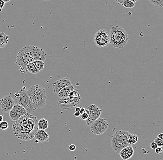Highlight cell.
Returning <instances> with one entry per match:
<instances>
[{"mask_svg":"<svg viewBox=\"0 0 163 160\" xmlns=\"http://www.w3.org/2000/svg\"><path fill=\"white\" fill-rule=\"evenodd\" d=\"M87 109L89 110L90 113L88 119L85 120V123L87 126H90L92 123L100 118L103 110L99 108L97 105L94 104L89 105Z\"/></svg>","mask_w":163,"mask_h":160,"instance_id":"ba28073f","label":"cell"},{"mask_svg":"<svg viewBox=\"0 0 163 160\" xmlns=\"http://www.w3.org/2000/svg\"><path fill=\"white\" fill-rule=\"evenodd\" d=\"M27 90L34 110L44 108L47 99L45 88L39 85H32Z\"/></svg>","mask_w":163,"mask_h":160,"instance_id":"7a4b0ae2","label":"cell"},{"mask_svg":"<svg viewBox=\"0 0 163 160\" xmlns=\"http://www.w3.org/2000/svg\"><path fill=\"white\" fill-rule=\"evenodd\" d=\"M129 145H129L128 143H124V142H122L117 140L112 139L111 141V148L115 153H119L121 150L122 148Z\"/></svg>","mask_w":163,"mask_h":160,"instance_id":"4fadbf2b","label":"cell"},{"mask_svg":"<svg viewBox=\"0 0 163 160\" xmlns=\"http://www.w3.org/2000/svg\"><path fill=\"white\" fill-rule=\"evenodd\" d=\"M2 1L4 2L5 3H7V2H9L10 1V0H2Z\"/></svg>","mask_w":163,"mask_h":160,"instance_id":"f35d334b","label":"cell"},{"mask_svg":"<svg viewBox=\"0 0 163 160\" xmlns=\"http://www.w3.org/2000/svg\"><path fill=\"white\" fill-rule=\"evenodd\" d=\"M32 63L39 72L44 69L45 67V63L44 61L41 60H34L32 61Z\"/></svg>","mask_w":163,"mask_h":160,"instance_id":"603a6c76","label":"cell"},{"mask_svg":"<svg viewBox=\"0 0 163 160\" xmlns=\"http://www.w3.org/2000/svg\"><path fill=\"white\" fill-rule=\"evenodd\" d=\"M9 115L11 120L14 122L18 120L21 117L20 114H18L16 112L12 109L9 112Z\"/></svg>","mask_w":163,"mask_h":160,"instance_id":"7402d4cb","label":"cell"},{"mask_svg":"<svg viewBox=\"0 0 163 160\" xmlns=\"http://www.w3.org/2000/svg\"><path fill=\"white\" fill-rule=\"evenodd\" d=\"M26 69L27 72H29L30 73L33 74L38 73L39 72V70L34 65L32 62H30L26 66Z\"/></svg>","mask_w":163,"mask_h":160,"instance_id":"ffe728a7","label":"cell"},{"mask_svg":"<svg viewBox=\"0 0 163 160\" xmlns=\"http://www.w3.org/2000/svg\"><path fill=\"white\" fill-rule=\"evenodd\" d=\"M41 1L46 2V1H51V0H41Z\"/></svg>","mask_w":163,"mask_h":160,"instance_id":"60d3db41","label":"cell"},{"mask_svg":"<svg viewBox=\"0 0 163 160\" xmlns=\"http://www.w3.org/2000/svg\"><path fill=\"white\" fill-rule=\"evenodd\" d=\"M3 117L4 116L3 115H0V123L3 121Z\"/></svg>","mask_w":163,"mask_h":160,"instance_id":"8d00e7d4","label":"cell"},{"mask_svg":"<svg viewBox=\"0 0 163 160\" xmlns=\"http://www.w3.org/2000/svg\"><path fill=\"white\" fill-rule=\"evenodd\" d=\"M31 45H26L20 49L16 58V65L18 66L20 72L25 74L27 72L26 67L30 62H31L30 55Z\"/></svg>","mask_w":163,"mask_h":160,"instance_id":"5b68a950","label":"cell"},{"mask_svg":"<svg viewBox=\"0 0 163 160\" xmlns=\"http://www.w3.org/2000/svg\"><path fill=\"white\" fill-rule=\"evenodd\" d=\"M149 1L157 8H161L163 6V0H148Z\"/></svg>","mask_w":163,"mask_h":160,"instance_id":"d4e9b609","label":"cell"},{"mask_svg":"<svg viewBox=\"0 0 163 160\" xmlns=\"http://www.w3.org/2000/svg\"><path fill=\"white\" fill-rule=\"evenodd\" d=\"M123 7L127 8H132L135 6L134 3L130 1L129 0H125L122 4H121Z\"/></svg>","mask_w":163,"mask_h":160,"instance_id":"cb8c5ba5","label":"cell"},{"mask_svg":"<svg viewBox=\"0 0 163 160\" xmlns=\"http://www.w3.org/2000/svg\"></svg>","mask_w":163,"mask_h":160,"instance_id":"b9f144b4","label":"cell"},{"mask_svg":"<svg viewBox=\"0 0 163 160\" xmlns=\"http://www.w3.org/2000/svg\"><path fill=\"white\" fill-rule=\"evenodd\" d=\"M71 85V82L68 78L66 77L60 78L53 83V92L56 94H58L62 89Z\"/></svg>","mask_w":163,"mask_h":160,"instance_id":"8fae6325","label":"cell"},{"mask_svg":"<svg viewBox=\"0 0 163 160\" xmlns=\"http://www.w3.org/2000/svg\"><path fill=\"white\" fill-rule=\"evenodd\" d=\"M12 110L16 112L18 114L21 115V116L28 113L26 110L22 106L20 105L17 104H15V105L13 106Z\"/></svg>","mask_w":163,"mask_h":160,"instance_id":"d6986e66","label":"cell"},{"mask_svg":"<svg viewBox=\"0 0 163 160\" xmlns=\"http://www.w3.org/2000/svg\"><path fill=\"white\" fill-rule=\"evenodd\" d=\"M49 137V135L46 131L39 129L34 135V138L36 139L35 143H43L47 141Z\"/></svg>","mask_w":163,"mask_h":160,"instance_id":"5bb4252c","label":"cell"},{"mask_svg":"<svg viewBox=\"0 0 163 160\" xmlns=\"http://www.w3.org/2000/svg\"><path fill=\"white\" fill-rule=\"evenodd\" d=\"M73 85L71 84L70 86L66 87L62 89L61 90L58 94V97L60 99H63L65 98L68 97V95L71 91L73 90Z\"/></svg>","mask_w":163,"mask_h":160,"instance_id":"2e32d148","label":"cell"},{"mask_svg":"<svg viewBox=\"0 0 163 160\" xmlns=\"http://www.w3.org/2000/svg\"><path fill=\"white\" fill-rule=\"evenodd\" d=\"M15 105L14 99L9 95L5 96L0 100V108L5 113L9 112Z\"/></svg>","mask_w":163,"mask_h":160,"instance_id":"30bf717a","label":"cell"},{"mask_svg":"<svg viewBox=\"0 0 163 160\" xmlns=\"http://www.w3.org/2000/svg\"><path fill=\"white\" fill-rule=\"evenodd\" d=\"M9 37L5 33V32H2L0 33V48H4L9 41Z\"/></svg>","mask_w":163,"mask_h":160,"instance_id":"e0dca14e","label":"cell"},{"mask_svg":"<svg viewBox=\"0 0 163 160\" xmlns=\"http://www.w3.org/2000/svg\"><path fill=\"white\" fill-rule=\"evenodd\" d=\"M74 116L76 118L80 117V112H76L75 113H74Z\"/></svg>","mask_w":163,"mask_h":160,"instance_id":"e575fe53","label":"cell"},{"mask_svg":"<svg viewBox=\"0 0 163 160\" xmlns=\"http://www.w3.org/2000/svg\"><path fill=\"white\" fill-rule=\"evenodd\" d=\"M49 124L46 118H42L38 121V127L39 130H45L48 128Z\"/></svg>","mask_w":163,"mask_h":160,"instance_id":"ac0fdd59","label":"cell"},{"mask_svg":"<svg viewBox=\"0 0 163 160\" xmlns=\"http://www.w3.org/2000/svg\"><path fill=\"white\" fill-rule=\"evenodd\" d=\"M5 3V2L2 1V0H0V12H2L3 8H4Z\"/></svg>","mask_w":163,"mask_h":160,"instance_id":"1f68e13d","label":"cell"},{"mask_svg":"<svg viewBox=\"0 0 163 160\" xmlns=\"http://www.w3.org/2000/svg\"><path fill=\"white\" fill-rule=\"evenodd\" d=\"M158 138H159L161 139H163V133H161V134H158Z\"/></svg>","mask_w":163,"mask_h":160,"instance_id":"d590c367","label":"cell"},{"mask_svg":"<svg viewBox=\"0 0 163 160\" xmlns=\"http://www.w3.org/2000/svg\"><path fill=\"white\" fill-rule=\"evenodd\" d=\"M155 143L157 144L158 146V147H162L163 146V140L159 138H155V141H154Z\"/></svg>","mask_w":163,"mask_h":160,"instance_id":"83f0119b","label":"cell"},{"mask_svg":"<svg viewBox=\"0 0 163 160\" xmlns=\"http://www.w3.org/2000/svg\"><path fill=\"white\" fill-rule=\"evenodd\" d=\"M30 55L32 62L34 60L45 61L47 56L44 49L33 45H31Z\"/></svg>","mask_w":163,"mask_h":160,"instance_id":"9c48e42d","label":"cell"},{"mask_svg":"<svg viewBox=\"0 0 163 160\" xmlns=\"http://www.w3.org/2000/svg\"><path fill=\"white\" fill-rule=\"evenodd\" d=\"M108 124L105 118H99L90 125L91 132L97 135H102L107 131Z\"/></svg>","mask_w":163,"mask_h":160,"instance_id":"52a82bcc","label":"cell"},{"mask_svg":"<svg viewBox=\"0 0 163 160\" xmlns=\"http://www.w3.org/2000/svg\"><path fill=\"white\" fill-rule=\"evenodd\" d=\"M129 1H130L132 2H134V3H135L136 2H137V1L138 0H129Z\"/></svg>","mask_w":163,"mask_h":160,"instance_id":"ab89813d","label":"cell"},{"mask_svg":"<svg viewBox=\"0 0 163 160\" xmlns=\"http://www.w3.org/2000/svg\"><path fill=\"white\" fill-rule=\"evenodd\" d=\"M94 39L96 45L99 48H104L110 44V34L106 30L104 29L96 32Z\"/></svg>","mask_w":163,"mask_h":160,"instance_id":"8992f818","label":"cell"},{"mask_svg":"<svg viewBox=\"0 0 163 160\" xmlns=\"http://www.w3.org/2000/svg\"><path fill=\"white\" fill-rule=\"evenodd\" d=\"M109 34L110 44L114 48H123L129 40L127 32L118 25L112 27Z\"/></svg>","mask_w":163,"mask_h":160,"instance_id":"3957f363","label":"cell"},{"mask_svg":"<svg viewBox=\"0 0 163 160\" xmlns=\"http://www.w3.org/2000/svg\"><path fill=\"white\" fill-rule=\"evenodd\" d=\"M85 109L84 108H83V107H81V108H80V112H79L80 114H82V113H83V112H85Z\"/></svg>","mask_w":163,"mask_h":160,"instance_id":"d6a6232c","label":"cell"},{"mask_svg":"<svg viewBox=\"0 0 163 160\" xmlns=\"http://www.w3.org/2000/svg\"><path fill=\"white\" fill-rule=\"evenodd\" d=\"M68 148L71 152H73L76 149V146L74 145H70L69 146Z\"/></svg>","mask_w":163,"mask_h":160,"instance_id":"4dcf8cb0","label":"cell"},{"mask_svg":"<svg viewBox=\"0 0 163 160\" xmlns=\"http://www.w3.org/2000/svg\"><path fill=\"white\" fill-rule=\"evenodd\" d=\"M38 121L37 118L31 113L23 115L13 124L12 129L14 135L23 141L32 139L39 130Z\"/></svg>","mask_w":163,"mask_h":160,"instance_id":"6da1fadb","label":"cell"},{"mask_svg":"<svg viewBox=\"0 0 163 160\" xmlns=\"http://www.w3.org/2000/svg\"><path fill=\"white\" fill-rule=\"evenodd\" d=\"M134 153V150L132 146L129 145L122 148L119 152L120 155L123 160L130 159Z\"/></svg>","mask_w":163,"mask_h":160,"instance_id":"9a60e30c","label":"cell"},{"mask_svg":"<svg viewBox=\"0 0 163 160\" xmlns=\"http://www.w3.org/2000/svg\"><path fill=\"white\" fill-rule=\"evenodd\" d=\"M89 113H90V112H89V110L85 109V112L83 113L80 114V118L85 121L88 119V117H89Z\"/></svg>","mask_w":163,"mask_h":160,"instance_id":"484cf974","label":"cell"},{"mask_svg":"<svg viewBox=\"0 0 163 160\" xmlns=\"http://www.w3.org/2000/svg\"><path fill=\"white\" fill-rule=\"evenodd\" d=\"M115 2H117L118 4H121L122 2L125 1V0H115Z\"/></svg>","mask_w":163,"mask_h":160,"instance_id":"836d02e7","label":"cell"},{"mask_svg":"<svg viewBox=\"0 0 163 160\" xmlns=\"http://www.w3.org/2000/svg\"><path fill=\"white\" fill-rule=\"evenodd\" d=\"M137 141H138V137H137V135L130 133V134L128 136L127 143L131 145L135 144L136 143H137Z\"/></svg>","mask_w":163,"mask_h":160,"instance_id":"44dd1931","label":"cell"},{"mask_svg":"<svg viewBox=\"0 0 163 160\" xmlns=\"http://www.w3.org/2000/svg\"><path fill=\"white\" fill-rule=\"evenodd\" d=\"M150 147L151 148L155 150L158 146L155 143V142L153 141L151 142L150 145Z\"/></svg>","mask_w":163,"mask_h":160,"instance_id":"f546056e","label":"cell"},{"mask_svg":"<svg viewBox=\"0 0 163 160\" xmlns=\"http://www.w3.org/2000/svg\"><path fill=\"white\" fill-rule=\"evenodd\" d=\"M76 112H79L80 111V108L79 107H77V108H76Z\"/></svg>","mask_w":163,"mask_h":160,"instance_id":"74e56055","label":"cell"},{"mask_svg":"<svg viewBox=\"0 0 163 160\" xmlns=\"http://www.w3.org/2000/svg\"><path fill=\"white\" fill-rule=\"evenodd\" d=\"M9 125L8 122L2 121L0 123V129L2 130H6L8 128Z\"/></svg>","mask_w":163,"mask_h":160,"instance_id":"4316f807","label":"cell"},{"mask_svg":"<svg viewBox=\"0 0 163 160\" xmlns=\"http://www.w3.org/2000/svg\"><path fill=\"white\" fill-rule=\"evenodd\" d=\"M130 132L127 131L118 130L115 132L112 138L113 139L117 140L124 143H127V138Z\"/></svg>","mask_w":163,"mask_h":160,"instance_id":"7c38bea8","label":"cell"},{"mask_svg":"<svg viewBox=\"0 0 163 160\" xmlns=\"http://www.w3.org/2000/svg\"><path fill=\"white\" fill-rule=\"evenodd\" d=\"M14 100L15 104L22 106L26 110L28 113H32L35 111L32 106L29 92L25 88V86L15 93Z\"/></svg>","mask_w":163,"mask_h":160,"instance_id":"277c9868","label":"cell"},{"mask_svg":"<svg viewBox=\"0 0 163 160\" xmlns=\"http://www.w3.org/2000/svg\"><path fill=\"white\" fill-rule=\"evenodd\" d=\"M163 152V149L161 147H158L155 149V152L157 154L161 155Z\"/></svg>","mask_w":163,"mask_h":160,"instance_id":"f1b7e54d","label":"cell"}]
</instances>
